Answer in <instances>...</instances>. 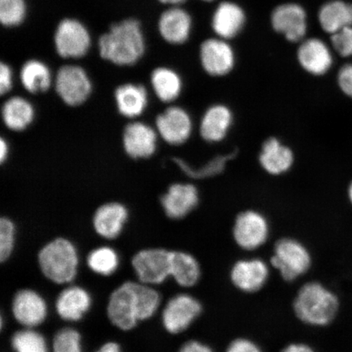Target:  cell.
<instances>
[{"instance_id":"obj_16","label":"cell","mask_w":352,"mask_h":352,"mask_svg":"<svg viewBox=\"0 0 352 352\" xmlns=\"http://www.w3.org/2000/svg\"><path fill=\"white\" fill-rule=\"evenodd\" d=\"M297 58L306 72L316 76L327 74L333 63L331 50L327 43L318 38L302 41L298 48Z\"/></svg>"},{"instance_id":"obj_35","label":"cell","mask_w":352,"mask_h":352,"mask_svg":"<svg viewBox=\"0 0 352 352\" xmlns=\"http://www.w3.org/2000/svg\"><path fill=\"white\" fill-rule=\"evenodd\" d=\"M26 14L25 0H0V21L3 25L16 26Z\"/></svg>"},{"instance_id":"obj_18","label":"cell","mask_w":352,"mask_h":352,"mask_svg":"<svg viewBox=\"0 0 352 352\" xmlns=\"http://www.w3.org/2000/svg\"><path fill=\"white\" fill-rule=\"evenodd\" d=\"M122 140L126 153L135 160L151 157L156 151L157 134L145 123H129L123 132Z\"/></svg>"},{"instance_id":"obj_46","label":"cell","mask_w":352,"mask_h":352,"mask_svg":"<svg viewBox=\"0 0 352 352\" xmlns=\"http://www.w3.org/2000/svg\"><path fill=\"white\" fill-rule=\"evenodd\" d=\"M162 3L171 4V6H179L186 1V0H160Z\"/></svg>"},{"instance_id":"obj_1","label":"cell","mask_w":352,"mask_h":352,"mask_svg":"<svg viewBox=\"0 0 352 352\" xmlns=\"http://www.w3.org/2000/svg\"><path fill=\"white\" fill-rule=\"evenodd\" d=\"M103 59L118 65H133L142 58L145 50L142 25L135 19L113 25L99 41Z\"/></svg>"},{"instance_id":"obj_45","label":"cell","mask_w":352,"mask_h":352,"mask_svg":"<svg viewBox=\"0 0 352 352\" xmlns=\"http://www.w3.org/2000/svg\"><path fill=\"white\" fill-rule=\"evenodd\" d=\"M8 152H10L8 144L6 140L1 138V140H0V160H1L2 164L7 160Z\"/></svg>"},{"instance_id":"obj_25","label":"cell","mask_w":352,"mask_h":352,"mask_svg":"<svg viewBox=\"0 0 352 352\" xmlns=\"http://www.w3.org/2000/svg\"><path fill=\"white\" fill-rule=\"evenodd\" d=\"M320 28L333 35L352 26V3L344 0H330L320 7L318 12Z\"/></svg>"},{"instance_id":"obj_2","label":"cell","mask_w":352,"mask_h":352,"mask_svg":"<svg viewBox=\"0 0 352 352\" xmlns=\"http://www.w3.org/2000/svg\"><path fill=\"white\" fill-rule=\"evenodd\" d=\"M340 309V300L336 293L318 281L303 285L294 301L298 319L310 327H328L336 319Z\"/></svg>"},{"instance_id":"obj_8","label":"cell","mask_w":352,"mask_h":352,"mask_svg":"<svg viewBox=\"0 0 352 352\" xmlns=\"http://www.w3.org/2000/svg\"><path fill=\"white\" fill-rule=\"evenodd\" d=\"M202 306L198 299L188 294H179L166 302L162 314L167 332L178 334L186 331L199 318Z\"/></svg>"},{"instance_id":"obj_40","label":"cell","mask_w":352,"mask_h":352,"mask_svg":"<svg viewBox=\"0 0 352 352\" xmlns=\"http://www.w3.org/2000/svg\"><path fill=\"white\" fill-rule=\"evenodd\" d=\"M338 82L341 90L352 98V64L342 66L338 72Z\"/></svg>"},{"instance_id":"obj_17","label":"cell","mask_w":352,"mask_h":352,"mask_svg":"<svg viewBox=\"0 0 352 352\" xmlns=\"http://www.w3.org/2000/svg\"><path fill=\"white\" fill-rule=\"evenodd\" d=\"M199 201L197 188L190 184H174L161 198L165 214L170 219H183L196 208Z\"/></svg>"},{"instance_id":"obj_7","label":"cell","mask_w":352,"mask_h":352,"mask_svg":"<svg viewBox=\"0 0 352 352\" xmlns=\"http://www.w3.org/2000/svg\"><path fill=\"white\" fill-rule=\"evenodd\" d=\"M171 252L162 248L140 250L131 259L139 283L148 285L164 283L170 276Z\"/></svg>"},{"instance_id":"obj_6","label":"cell","mask_w":352,"mask_h":352,"mask_svg":"<svg viewBox=\"0 0 352 352\" xmlns=\"http://www.w3.org/2000/svg\"><path fill=\"white\" fill-rule=\"evenodd\" d=\"M270 234V223L257 210H249L240 213L232 228V236L236 244L248 252L261 248L266 243Z\"/></svg>"},{"instance_id":"obj_9","label":"cell","mask_w":352,"mask_h":352,"mask_svg":"<svg viewBox=\"0 0 352 352\" xmlns=\"http://www.w3.org/2000/svg\"><path fill=\"white\" fill-rule=\"evenodd\" d=\"M56 94L69 107L85 103L91 92V82L86 72L77 65L63 66L55 78Z\"/></svg>"},{"instance_id":"obj_22","label":"cell","mask_w":352,"mask_h":352,"mask_svg":"<svg viewBox=\"0 0 352 352\" xmlns=\"http://www.w3.org/2000/svg\"><path fill=\"white\" fill-rule=\"evenodd\" d=\"M246 21L242 8L233 2H223L215 10L211 26L220 38L231 39L239 34Z\"/></svg>"},{"instance_id":"obj_33","label":"cell","mask_w":352,"mask_h":352,"mask_svg":"<svg viewBox=\"0 0 352 352\" xmlns=\"http://www.w3.org/2000/svg\"><path fill=\"white\" fill-rule=\"evenodd\" d=\"M11 344L15 352H50L45 338L32 328L13 334Z\"/></svg>"},{"instance_id":"obj_36","label":"cell","mask_w":352,"mask_h":352,"mask_svg":"<svg viewBox=\"0 0 352 352\" xmlns=\"http://www.w3.org/2000/svg\"><path fill=\"white\" fill-rule=\"evenodd\" d=\"M82 338L76 329L64 328L55 334L52 349L54 352H82Z\"/></svg>"},{"instance_id":"obj_24","label":"cell","mask_w":352,"mask_h":352,"mask_svg":"<svg viewBox=\"0 0 352 352\" xmlns=\"http://www.w3.org/2000/svg\"><path fill=\"white\" fill-rule=\"evenodd\" d=\"M294 161L292 148L286 146L278 139L272 138L263 143L259 162L268 174L279 175L287 173Z\"/></svg>"},{"instance_id":"obj_28","label":"cell","mask_w":352,"mask_h":352,"mask_svg":"<svg viewBox=\"0 0 352 352\" xmlns=\"http://www.w3.org/2000/svg\"><path fill=\"white\" fill-rule=\"evenodd\" d=\"M34 113L32 104L21 96H13L7 100L2 107L4 124L14 131L28 129L34 120Z\"/></svg>"},{"instance_id":"obj_20","label":"cell","mask_w":352,"mask_h":352,"mask_svg":"<svg viewBox=\"0 0 352 352\" xmlns=\"http://www.w3.org/2000/svg\"><path fill=\"white\" fill-rule=\"evenodd\" d=\"M129 218V211L118 202H109L100 206L94 217V230L105 239H117Z\"/></svg>"},{"instance_id":"obj_31","label":"cell","mask_w":352,"mask_h":352,"mask_svg":"<svg viewBox=\"0 0 352 352\" xmlns=\"http://www.w3.org/2000/svg\"><path fill=\"white\" fill-rule=\"evenodd\" d=\"M87 265L96 274L110 276L114 274L120 266V257L111 248L101 246L91 250L88 254Z\"/></svg>"},{"instance_id":"obj_14","label":"cell","mask_w":352,"mask_h":352,"mask_svg":"<svg viewBox=\"0 0 352 352\" xmlns=\"http://www.w3.org/2000/svg\"><path fill=\"white\" fill-rule=\"evenodd\" d=\"M157 133L166 143L183 144L190 138L193 125L186 109L179 107L167 108L156 118Z\"/></svg>"},{"instance_id":"obj_43","label":"cell","mask_w":352,"mask_h":352,"mask_svg":"<svg viewBox=\"0 0 352 352\" xmlns=\"http://www.w3.org/2000/svg\"><path fill=\"white\" fill-rule=\"evenodd\" d=\"M280 352H316V351L305 343L294 342L286 346Z\"/></svg>"},{"instance_id":"obj_15","label":"cell","mask_w":352,"mask_h":352,"mask_svg":"<svg viewBox=\"0 0 352 352\" xmlns=\"http://www.w3.org/2000/svg\"><path fill=\"white\" fill-rule=\"evenodd\" d=\"M12 311L17 322L25 328L33 329L45 320L47 305L41 294L33 289H24L13 297Z\"/></svg>"},{"instance_id":"obj_12","label":"cell","mask_w":352,"mask_h":352,"mask_svg":"<svg viewBox=\"0 0 352 352\" xmlns=\"http://www.w3.org/2000/svg\"><path fill=\"white\" fill-rule=\"evenodd\" d=\"M202 68L214 77L230 74L235 65V54L230 44L223 38H208L200 47Z\"/></svg>"},{"instance_id":"obj_27","label":"cell","mask_w":352,"mask_h":352,"mask_svg":"<svg viewBox=\"0 0 352 352\" xmlns=\"http://www.w3.org/2000/svg\"><path fill=\"white\" fill-rule=\"evenodd\" d=\"M199 262L192 254L184 252H171L170 276L182 287L191 288L200 280Z\"/></svg>"},{"instance_id":"obj_48","label":"cell","mask_w":352,"mask_h":352,"mask_svg":"<svg viewBox=\"0 0 352 352\" xmlns=\"http://www.w3.org/2000/svg\"><path fill=\"white\" fill-rule=\"evenodd\" d=\"M202 1L211 2V1H214V0H202Z\"/></svg>"},{"instance_id":"obj_34","label":"cell","mask_w":352,"mask_h":352,"mask_svg":"<svg viewBox=\"0 0 352 352\" xmlns=\"http://www.w3.org/2000/svg\"><path fill=\"white\" fill-rule=\"evenodd\" d=\"M139 301L140 321L148 320L156 314L161 303L160 292L151 285L138 283L136 285Z\"/></svg>"},{"instance_id":"obj_4","label":"cell","mask_w":352,"mask_h":352,"mask_svg":"<svg viewBox=\"0 0 352 352\" xmlns=\"http://www.w3.org/2000/svg\"><path fill=\"white\" fill-rule=\"evenodd\" d=\"M312 258L309 250L302 242L293 239H283L276 242L271 264L283 278L296 280L309 271Z\"/></svg>"},{"instance_id":"obj_23","label":"cell","mask_w":352,"mask_h":352,"mask_svg":"<svg viewBox=\"0 0 352 352\" xmlns=\"http://www.w3.org/2000/svg\"><path fill=\"white\" fill-rule=\"evenodd\" d=\"M192 26L189 13L180 8H173L162 13L158 29L162 37L171 44H183L190 36Z\"/></svg>"},{"instance_id":"obj_26","label":"cell","mask_w":352,"mask_h":352,"mask_svg":"<svg viewBox=\"0 0 352 352\" xmlns=\"http://www.w3.org/2000/svg\"><path fill=\"white\" fill-rule=\"evenodd\" d=\"M118 112L134 118L142 116L148 105V94L142 85L126 83L118 87L114 94Z\"/></svg>"},{"instance_id":"obj_10","label":"cell","mask_w":352,"mask_h":352,"mask_svg":"<svg viewBox=\"0 0 352 352\" xmlns=\"http://www.w3.org/2000/svg\"><path fill=\"white\" fill-rule=\"evenodd\" d=\"M57 54L63 58H81L91 46V37L81 22L65 19L57 26L55 34Z\"/></svg>"},{"instance_id":"obj_29","label":"cell","mask_w":352,"mask_h":352,"mask_svg":"<svg viewBox=\"0 0 352 352\" xmlns=\"http://www.w3.org/2000/svg\"><path fill=\"white\" fill-rule=\"evenodd\" d=\"M151 85L154 94L164 103H171L178 99L183 88L182 79L178 73L166 67L153 70Z\"/></svg>"},{"instance_id":"obj_30","label":"cell","mask_w":352,"mask_h":352,"mask_svg":"<svg viewBox=\"0 0 352 352\" xmlns=\"http://www.w3.org/2000/svg\"><path fill=\"white\" fill-rule=\"evenodd\" d=\"M21 81L25 89L32 94H43L50 89L52 78L50 69L42 61L30 60L22 66Z\"/></svg>"},{"instance_id":"obj_13","label":"cell","mask_w":352,"mask_h":352,"mask_svg":"<svg viewBox=\"0 0 352 352\" xmlns=\"http://www.w3.org/2000/svg\"><path fill=\"white\" fill-rule=\"evenodd\" d=\"M270 271L266 262L258 258L241 259L233 264L230 280L240 292L256 293L267 283Z\"/></svg>"},{"instance_id":"obj_5","label":"cell","mask_w":352,"mask_h":352,"mask_svg":"<svg viewBox=\"0 0 352 352\" xmlns=\"http://www.w3.org/2000/svg\"><path fill=\"white\" fill-rule=\"evenodd\" d=\"M138 283L126 281L113 290L109 298L107 315L114 327L129 331L138 325L139 319V301Z\"/></svg>"},{"instance_id":"obj_21","label":"cell","mask_w":352,"mask_h":352,"mask_svg":"<svg viewBox=\"0 0 352 352\" xmlns=\"http://www.w3.org/2000/svg\"><path fill=\"white\" fill-rule=\"evenodd\" d=\"M91 305L90 294L80 286H69L59 294L56 300V311L66 321L80 320Z\"/></svg>"},{"instance_id":"obj_41","label":"cell","mask_w":352,"mask_h":352,"mask_svg":"<svg viewBox=\"0 0 352 352\" xmlns=\"http://www.w3.org/2000/svg\"><path fill=\"white\" fill-rule=\"evenodd\" d=\"M12 87V72L10 65L4 63L0 65V94H8Z\"/></svg>"},{"instance_id":"obj_44","label":"cell","mask_w":352,"mask_h":352,"mask_svg":"<svg viewBox=\"0 0 352 352\" xmlns=\"http://www.w3.org/2000/svg\"><path fill=\"white\" fill-rule=\"evenodd\" d=\"M96 352H122L121 346L118 343L114 342H109L104 343L100 347L98 351Z\"/></svg>"},{"instance_id":"obj_3","label":"cell","mask_w":352,"mask_h":352,"mask_svg":"<svg viewBox=\"0 0 352 352\" xmlns=\"http://www.w3.org/2000/svg\"><path fill=\"white\" fill-rule=\"evenodd\" d=\"M38 261L42 274L56 284L70 283L77 276V250L67 239L60 237L48 242L39 252Z\"/></svg>"},{"instance_id":"obj_32","label":"cell","mask_w":352,"mask_h":352,"mask_svg":"<svg viewBox=\"0 0 352 352\" xmlns=\"http://www.w3.org/2000/svg\"><path fill=\"white\" fill-rule=\"evenodd\" d=\"M235 155V153H231L226 154V155L215 157L208 164L196 169L188 166L187 162L180 160V158H174V162L188 177L197 179H206L221 173L224 168H226L227 162L234 157Z\"/></svg>"},{"instance_id":"obj_11","label":"cell","mask_w":352,"mask_h":352,"mask_svg":"<svg viewBox=\"0 0 352 352\" xmlns=\"http://www.w3.org/2000/svg\"><path fill=\"white\" fill-rule=\"evenodd\" d=\"M271 24L275 32L283 34L288 41L301 42L307 30V12L300 4H280L272 12Z\"/></svg>"},{"instance_id":"obj_19","label":"cell","mask_w":352,"mask_h":352,"mask_svg":"<svg viewBox=\"0 0 352 352\" xmlns=\"http://www.w3.org/2000/svg\"><path fill=\"white\" fill-rule=\"evenodd\" d=\"M233 122L232 110L222 104L211 105L202 116L199 132L209 143H218L226 138Z\"/></svg>"},{"instance_id":"obj_42","label":"cell","mask_w":352,"mask_h":352,"mask_svg":"<svg viewBox=\"0 0 352 352\" xmlns=\"http://www.w3.org/2000/svg\"><path fill=\"white\" fill-rule=\"evenodd\" d=\"M178 352H214L204 342L197 340L188 341L180 347Z\"/></svg>"},{"instance_id":"obj_37","label":"cell","mask_w":352,"mask_h":352,"mask_svg":"<svg viewBox=\"0 0 352 352\" xmlns=\"http://www.w3.org/2000/svg\"><path fill=\"white\" fill-rule=\"evenodd\" d=\"M15 226L11 219H0V261L6 262L12 255L15 245Z\"/></svg>"},{"instance_id":"obj_39","label":"cell","mask_w":352,"mask_h":352,"mask_svg":"<svg viewBox=\"0 0 352 352\" xmlns=\"http://www.w3.org/2000/svg\"><path fill=\"white\" fill-rule=\"evenodd\" d=\"M226 352H263L256 342L249 338H240L233 340L228 346Z\"/></svg>"},{"instance_id":"obj_38","label":"cell","mask_w":352,"mask_h":352,"mask_svg":"<svg viewBox=\"0 0 352 352\" xmlns=\"http://www.w3.org/2000/svg\"><path fill=\"white\" fill-rule=\"evenodd\" d=\"M333 50L343 57L352 56V26L331 35Z\"/></svg>"},{"instance_id":"obj_47","label":"cell","mask_w":352,"mask_h":352,"mask_svg":"<svg viewBox=\"0 0 352 352\" xmlns=\"http://www.w3.org/2000/svg\"><path fill=\"white\" fill-rule=\"evenodd\" d=\"M349 197L351 204L352 205V182H351V186L349 189Z\"/></svg>"}]
</instances>
